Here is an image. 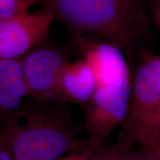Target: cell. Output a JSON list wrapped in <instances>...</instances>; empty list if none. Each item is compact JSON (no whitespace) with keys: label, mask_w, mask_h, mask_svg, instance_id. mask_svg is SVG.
Here are the masks:
<instances>
[{"label":"cell","mask_w":160,"mask_h":160,"mask_svg":"<svg viewBox=\"0 0 160 160\" xmlns=\"http://www.w3.org/2000/svg\"><path fill=\"white\" fill-rule=\"evenodd\" d=\"M159 22H160V13H159Z\"/></svg>","instance_id":"obj_17"},{"label":"cell","mask_w":160,"mask_h":160,"mask_svg":"<svg viewBox=\"0 0 160 160\" xmlns=\"http://www.w3.org/2000/svg\"><path fill=\"white\" fill-rule=\"evenodd\" d=\"M28 8L19 0H0V20L12 19L28 12Z\"/></svg>","instance_id":"obj_12"},{"label":"cell","mask_w":160,"mask_h":160,"mask_svg":"<svg viewBox=\"0 0 160 160\" xmlns=\"http://www.w3.org/2000/svg\"><path fill=\"white\" fill-rule=\"evenodd\" d=\"M132 79L99 88L85 105V125L88 141L98 151L108 144V139L127 117Z\"/></svg>","instance_id":"obj_4"},{"label":"cell","mask_w":160,"mask_h":160,"mask_svg":"<svg viewBox=\"0 0 160 160\" xmlns=\"http://www.w3.org/2000/svg\"><path fill=\"white\" fill-rule=\"evenodd\" d=\"M54 19L53 12L45 8L0 20V58H22L45 43Z\"/></svg>","instance_id":"obj_6"},{"label":"cell","mask_w":160,"mask_h":160,"mask_svg":"<svg viewBox=\"0 0 160 160\" xmlns=\"http://www.w3.org/2000/svg\"><path fill=\"white\" fill-rule=\"evenodd\" d=\"M130 160H160V145L141 146V148L132 151Z\"/></svg>","instance_id":"obj_13"},{"label":"cell","mask_w":160,"mask_h":160,"mask_svg":"<svg viewBox=\"0 0 160 160\" xmlns=\"http://www.w3.org/2000/svg\"><path fill=\"white\" fill-rule=\"evenodd\" d=\"M160 107V57H143L131 82L126 119L121 126L119 142L130 148L138 143L142 133Z\"/></svg>","instance_id":"obj_3"},{"label":"cell","mask_w":160,"mask_h":160,"mask_svg":"<svg viewBox=\"0 0 160 160\" xmlns=\"http://www.w3.org/2000/svg\"><path fill=\"white\" fill-rule=\"evenodd\" d=\"M71 50L42 45L22 57L28 98L45 103L63 102L59 80L63 68L71 61Z\"/></svg>","instance_id":"obj_5"},{"label":"cell","mask_w":160,"mask_h":160,"mask_svg":"<svg viewBox=\"0 0 160 160\" xmlns=\"http://www.w3.org/2000/svg\"><path fill=\"white\" fill-rule=\"evenodd\" d=\"M138 143L141 146L160 145V107L146 125Z\"/></svg>","instance_id":"obj_11"},{"label":"cell","mask_w":160,"mask_h":160,"mask_svg":"<svg viewBox=\"0 0 160 160\" xmlns=\"http://www.w3.org/2000/svg\"><path fill=\"white\" fill-rule=\"evenodd\" d=\"M46 8L72 34L88 33L119 48L127 60L140 59L153 40L139 0H49Z\"/></svg>","instance_id":"obj_1"},{"label":"cell","mask_w":160,"mask_h":160,"mask_svg":"<svg viewBox=\"0 0 160 160\" xmlns=\"http://www.w3.org/2000/svg\"><path fill=\"white\" fill-rule=\"evenodd\" d=\"M59 88L64 104L86 105L97 90L94 75L90 66L82 59L68 62L60 74Z\"/></svg>","instance_id":"obj_9"},{"label":"cell","mask_w":160,"mask_h":160,"mask_svg":"<svg viewBox=\"0 0 160 160\" xmlns=\"http://www.w3.org/2000/svg\"><path fill=\"white\" fill-rule=\"evenodd\" d=\"M132 151V148L120 142L107 144L97 152L93 160H130Z\"/></svg>","instance_id":"obj_10"},{"label":"cell","mask_w":160,"mask_h":160,"mask_svg":"<svg viewBox=\"0 0 160 160\" xmlns=\"http://www.w3.org/2000/svg\"><path fill=\"white\" fill-rule=\"evenodd\" d=\"M98 151H96L89 146L83 150L67 153L57 160H93Z\"/></svg>","instance_id":"obj_14"},{"label":"cell","mask_w":160,"mask_h":160,"mask_svg":"<svg viewBox=\"0 0 160 160\" xmlns=\"http://www.w3.org/2000/svg\"><path fill=\"white\" fill-rule=\"evenodd\" d=\"M0 160H14L11 151L0 136Z\"/></svg>","instance_id":"obj_15"},{"label":"cell","mask_w":160,"mask_h":160,"mask_svg":"<svg viewBox=\"0 0 160 160\" xmlns=\"http://www.w3.org/2000/svg\"><path fill=\"white\" fill-rule=\"evenodd\" d=\"M21 2H22L23 4H25L26 6L30 8L31 6H32L33 5L37 2L39 1V0H19Z\"/></svg>","instance_id":"obj_16"},{"label":"cell","mask_w":160,"mask_h":160,"mask_svg":"<svg viewBox=\"0 0 160 160\" xmlns=\"http://www.w3.org/2000/svg\"><path fill=\"white\" fill-rule=\"evenodd\" d=\"M0 136L14 160H57L90 146L63 105L30 98L0 125Z\"/></svg>","instance_id":"obj_2"},{"label":"cell","mask_w":160,"mask_h":160,"mask_svg":"<svg viewBox=\"0 0 160 160\" xmlns=\"http://www.w3.org/2000/svg\"><path fill=\"white\" fill-rule=\"evenodd\" d=\"M72 43L94 75L97 89L131 79L128 60L119 48L98 38L72 34Z\"/></svg>","instance_id":"obj_7"},{"label":"cell","mask_w":160,"mask_h":160,"mask_svg":"<svg viewBox=\"0 0 160 160\" xmlns=\"http://www.w3.org/2000/svg\"><path fill=\"white\" fill-rule=\"evenodd\" d=\"M22 58H0V125L28 98Z\"/></svg>","instance_id":"obj_8"}]
</instances>
